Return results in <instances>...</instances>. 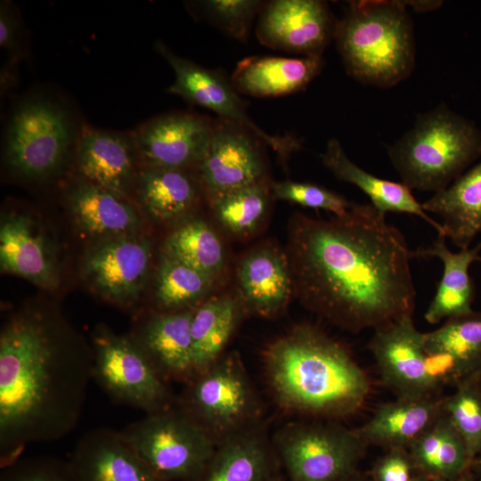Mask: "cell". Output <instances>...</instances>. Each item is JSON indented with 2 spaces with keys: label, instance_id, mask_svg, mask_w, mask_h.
Masks as SVG:
<instances>
[{
  "label": "cell",
  "instance_id": "cell-1",
  "mask_svg": "<svg viewBox=\"0 0 481 481\" xmlns=\"http://www.w3.org/2000/svg\"><path fill=\"white\" fill-rule=\"evenodd\" d=\"M289 228L294 296L306 308L353 333L413 314L412 250L371 203L327 220L296 214Z\"/></svg>",
  "mask_w": 481,
  "mask_h": 481
},
{
  "label": "cell",
  "instance_id": "cell-2",
  "mask_svg": "<svg viewBox=\"0 0 481 481\" xmlns=\"http://www.w3.org/2000/svg\"><path fill=\"white\" fill-rule=\"evenodd\" d=\"M93 350L37 310L14 314L0 334V465L32 443L53 442L80 420Z\"/></svg>",
  "mask_w": 481,
  "mask_h": 481
},
{
  "label": "cell",
  "instance_id": "cell-3",
  "mask_svg": "<svg viewBox=\"0 0 481 481\" xmlns=\"http://www.w3.org/2000/svg\"><path fill=\"white\" fill-rule=\"evenodd\" d=\"M263 367L271 394L283 410L340 418L364 404L370 381L348 351L322 330L300 324L270 342Z\"/></svg>",
  "mask_w": 481,
  "mask_h": 481
},
{
  "label": "cell",
  "instance_id": "cell-4",
  "mask_svg": "<svg viewBox=\"0 0 481 481\" xmlns=\"http://www.w3.org/2000/svg\"><path fill=\"white\" fill-rule=\"evenodd\" d=\"M405 3L351 1L337 20L334 39L347 74L357 81L390 87L414 68L415 39Z\"/></svg>",
  "mask_w": 481,
  "mask_h": 481
},
{
  "label": "cell",
  "instance_id": "cell-5",
  "mask_svg": "<svg viewBox=\"0 0 481 481\" xmlns=\"http://www.w3.org/2000/svg\"><path fill=\"white\" fill-rule=\"evenodd\" d=\"M387 154L403 183L436 193L481 157V130L442 103L419 114Z\"/></svg>",
  "mask_w": 481,
  "mask_h": 481
},
{
  "label": "cell",
  "instance_id": "cell-6",
  "mask_svg": "<svg viewBox=\"0 0 481 481\" xmlns=\"http://www.w3.org/2000/svg\"><path fill=\"white\" fill-rule=\"evenodd\" d=\"M184 385L176 407L201 427L216 445L261 424V400L237 352L224 354Z\"/></svg>",
  "mask_w": 481,
  "mask_h": 481
},
{
  "label": "cell",
  "instance_id": "cell-7",
  "mask_svg": "<svg viewBox=\"0 0 481 481\" xmlns=\"http://www.w3.org/2000/svg\"><path fill=\"white\" fill-rule=\"evenodd\" d=\"M79 133L68 108L51 97L20 102L8 119L4 158L17 175L44 179L54 175L76 150Z\"/></svg>",
  "mask_w": 481,
  "mask_h": 481
},
{
  "label": "cell",
  "instance_id": "cell-8",
  "mask_svg": "<svg viewBox=\"0 0 481 481\" xmlns=\"http://www.w3.org/2000/svg\"><path fill=\"white\" fill-rule=\"evenodd\" d=\"M120 434L164 481H197L216 448L211 436L176 406L146 415Z\"/></svg>",
  "mask_w": 481,
  "mask_h": 481
},
{
  "label": "cell",
  "instance_id": "cell-9",
  "mask_svg": "<svg viewBox=\"0 0 481 481\" xmlns=\"http://www.w3.org/2000/svg\"><path fill=\"white\" fill-rule=\"evenodd\" d=\"M92 379L113 401L156 414L176 406L167 383L130 337L98 327L93 337Z\"/></svg>",
  "mask_w": 481,
  "mask_h": 481
},
{
  "label": "cell",
  "instance_id": "cell-10",
  "mask_svg": "<svg viewBox=\"0 0 481 481\" xmlns=\"http://www.w3.org/2000/svg\"><path fill=\"white\" fill-rule=\"evenodd\" d=\"M290 481H337L354 470L366 446L356 429L322 423H289L273 441Z\"/></svg>",
  "mask_w": 481,
  "mask_h": 481
},
{
  "label": "cell",
  "instance_id": "cell-11",
  "mask_svg": "<svg viewBox=\"0 0 481 481\" xmlns=\"http://www.w3.org/2000/svg\"><path fill=\"white\" fill-rule=\"evenodd\" d=\"M154 46L175 72V81L167 89L168 93L245 127L275 151L284 162L300 147L295 138L274 136L257 126L247 113L245 102L222 72L176 55L161 41Z\"/></svg>",
  "mask_w": 481,
  "mask_h": 481
},
{
  "label": "cell",
  "instance_id": "cell-12",
  "mask_svg": "<svg viewBox=\"0 0 481 481\" xmlns=\"http://www.w3.org/2000/svg\"><path fill=\"white\" fill-rule=\"evenodd\" d=\"M258 137L245 127L215 119L208 148L196 167L208 200L267 180Z\"/></svg>",
  "mask_w": 481,
  "mask_h": 481
},
{
  "label": "cell",
  "instance_id": "cell-13",
  "mask_svg": "<svg viewBox=\"0 0 481 481\" xmlns=\"http://www.w3.org/2000/svg\"><path fill=\"white\" fill-rule=\"evenodd\" d=\"M214 121L176 111L141 124L132 133L143 167L196 169L210 141Z\"/></svg>",
  "mask_w": 481,
  "mask_h": 481
},
{
  "label": "cell",
  "instance_id": "cell-14",
  "mask_svg": "<svg viewBox=\"0 0 481 481\" xmlns=\"http://www.w3.org/2000/svg\"><path fill=\"white\" fill-rule=\"evenodd\" d=\"M336 24L326 2L273 0L265 3L259 13L257 37L275 50L322 57L334 39Z\"/></svg>",
  "mask_w": 481,
  "mask_h": 481
},
{
  "label": "cell",
  "instance_id": "cell-15",
  "mask_svg": "<svg viewBox=\"0 0 481 481\" xmlns=\"http://www.w3.org/2000/svg\"><path fill=\"white\" fill-rule=\"evenodd\" d=\"M412 314L375 330L369 348L383 382L397 396L437 395L441 387L427 371L425 333L418 330Z\"/></svg>",
  "mask_w": 481,
  "mask_h": 481
},
{
  "label": "cell",
  "instance_id": "cell-16",
  "mask_svg": "<svg viewBox=\"0 0 481 481\" xmlns=\"http://www.w3.org/2000/svg\"><path fill=\"white\" fill-rule=\"evenodd\" d=\"M151 257V244L145 237H110L86 255L83 274L103 298L126 306L136 301L143 293L150 273Z\"/></svg>",
  "mask_w": 481,
  "mask_h": 481
},
{
  "label": "cell",
  "instance_id": "cell-17",
  "mask_svg": "<svg viewBox=\"0 0 481 481\" xmlns=\"http://www.w3.org/2000/svg\"><path fill=\"white\" fill-rule=\"evenodd\" d=\"M236 281L245 313L264 318L281 314L294 296L287 253L273 243L256 246L241 257Z\"/></svg>",
  "mask_w": 481,
  "mask_h": 481
},
{
  "label": "cell",
  "instance_id": "cell-18",
  "mask_svg": "<svg viewBox=\"0 0 481 481\" xmlns=\"http://www.w3.org/2000/svg\"><path fill=\"white\" fill-rule=\"evenodd\" d=\"M82 179L127 200L139 159L133 133L84 127L75 150Z\"/></svg>",
  "mask_w": 481,
  "mask_h": 481
},
{
  "label": "cell",
  "instance_id": "cell-19",
  "mask_svg": "<svg viewBox=\"0 0 481 481\" xmlns=\"http://www.w3.org/2000/svg\"><path fill=\"white\" fill-rule=\"evenodd\" d=\"M194 309L151 314L131 338L167 383L185 384L194 375L191 333Z\"/></svg>",
  "mask_w": 481,
  "mask_h": 481
},
{
  "label": "cell",
  "instance_id": "cell-20",
  "mask_svg": "<svg viewBox=\"0 0 481 481\" xmlns=\"http://www.w3.org/2000/svg\"><path fill=\"white\" fill-rule=\"evenodd\" d=\"M69 462L77 481H164L136 454L120 431L108 428L85 434Z\"/></svg>",
  "mask_w": 481,
  "mask_h": 481
},
{
  "label": "cell",
  "instance_id": "cell-21",
  "mask_svg": "<svg viewBox=\"0 0 481 481\" xmlns=\"http://www.w3.org/2000/svg\"><path fill=\"white\" fill-rule=\"evenodd\" d=\"M279 462L261 423L219 443L197 481H274Z\"/></svg>",
  "mask_w": 481,
  "mask_h": 481
},
{
  "label": "cell",
  "instance_id": "cell-22",
  "mask_svg": "<svg viewBox=\"0 0 481 481\" xmlns=\"http://www.w3.org/2000/svg\"><path fill=\"white\" fill-rule=\"evenodd\" d=\"M0 264L13 273L46 289L58 285L52 247L37 224L25 215L6 216L0 227Z\"/></svg>",
  "mask_w": 481,
  "mask_h": 481
},
{
  "label": "cell",
  "instance_id": "cell-23",
  "mask_svg": "<svg viewBox=\"0 0 481 481\" xmlns=\"http://www.w3.org/2000/svg\"><path fill=\"white\" fill-rule=\"evenodd\" d=\"M437 395L397 396L379 406L356 431L365 444L405 449L443 414Z\"/></svg>",
  "mask_w": 481,
  "mask_h": 481
},
{
  "label": "cell",
  "instance_id": "cell-24",
  "mask_svg": "<svg viewBox=\"0 0 481 481\" xmlns=\"http://www.w3.org/2000/svg\"><path fill=\"white\" fill-rule=\"evenodd\" d=\"M445 240L444 234H437L429 247L412 250V258L437 257L444 265L442 279L424 314L431 324L474 311L471 307L474 288L469 271L472 263L481 261V240L473 248L452 252Z\"/></svg>",
  "mask_w": 481,
  "mask_h": 481
},
{
  "label": "cell",
  "instance_id": "cell-25",
  "mask_svg": "<svg viewBox=\"0 0 481 481\" xmlns=\"http://www.w3.org/2000/svg\"><path fill=\"white\" fill-rule=\"evenodd\" d=\"M322 57L252 56L240 61L231 82L239 94L278 97L305 89L321 72Z\"/></svg>",
  "mask_w": 481,
  "mask_h": 481
},
{
  "label": "cell",
  "instance_id": "cell-26",
  "mask_svg": "<svg viewBox=\"0 0 481 481\" xmlns=\"http://www.w3.org/2000/svg\"><path fill=\"white\" fill-rule=\"evenodd\" d=\"M322 161L338 179L352 183L363 192L380 214L386 216L387 212H398L414 215L428 222L438 234H444L442 224L427 214L407 185L381 179L364 171L349 159L337 139H330L327 143Z\"/></svg>",
  "mask_w": 481,
  "mask_h": 481
},
{
  "label": "cell",
  "instance_id": "cell-27",
  "mask_svg": "<svg viewBox=\"0 0 481 481\" xmlns=\"http://www.w3.org/2000/svg\"><path fill=\"white\" fill-rule=\"evenodd\" d=\"M421 206L442 217L444 235L454 245L469 248L481 233V160Z\"/></svg>",
  "mask_w": 481,
  "mask_h": 481
},
{
  "label": "cell",
  "instance_id": "cell-28",
  "mask_svg": "<svg viewBox=\"0 0 481 481\" xmlns=\"http://www.w3.org/2000/svg\"><path fill=\"white\" fill-rule=\"evenodd\" d=\"M243 313L237 296L228 294L207 298L194 309L191 326L194 374L224 355Z\"/></svg>",
  "mask_w": 481,
  "mask_h": 481
},
{
  "label": "cell",
  "instance_id": "cell-29",
  "mask_svg": "<svg viewBox=\"0 0 481 481\" xmlns=\"http://www.w3.org/2000/svg\"><path fill=\"white\" fill-rule=\"evenodd\" d=\"M68 199L77 224L90 235L116 237L139 225L138 216L126 200L83 179L70 188Z\"/></svg>",
  "mask_w": 481,
  "mask_h": 481
},
{
  "label": "cell",
  "instance_id": "cell-30",
  "mask_svg": "<svg viewBox=\"0 0 481 481\" xmlns=\"http://www.w3.org/2000/svg\"><path fill=\"white\" fill-rule=\"evenodd\" d=\"M200 186V181L183 169L143 167L135 182L143 207L161 222L187 213L198 200Z\"/></svg>",
  "mask_w": 481,
  "mask_h": 481
},
{
  "label": "cell",
  "instance_id": "cell-31",
  "mask_svg": "<svg viewBox=\"0 0 481 481\" xmlns=\"http://www.w3.org/2000/svg\"><path fill=\"white\" fill-rule=\"evenodd\" d=\"M408 449L412 463L435 480L456 478L472 462L462 438L444 412Z\"/></svg>",
  "mask_w": 481,
  "mask_h": 481
},
{
  "label": "cell",
  "instance_id": "cell-32",
  "mask_svg": "<svg viewBox=\"0 0 481 481\" xmlns=\"http://www.w3.org/2000/svg\"><path fill=\"white\" fill-rule=\"evenodd\" d=\"M426 353L448 355L460 383L481 376V311L447 319L438 329L425 333ZM459 383V384H460Z\"/></svg>",
  "mask_w": 481,
  "mask_h": 481
},
{
  "label": "cell",
  "instance_id": "cell-33",
  "mask_svg": "<svg viewBox=\"0 0 481 481\" xmlns=\"http://www.w3.org/2000/svg\"><path fill=\"white\" fill-rule=\"evenodd\" d=\"M162 253L217 281L225 269L226 253L219 236L205 221L182 224L166 239Z\"/></svg>",
  "mask_w": 481,
  "mask_h": 481
},
{
  "label": "cell",
  "instance_id": "cell-34",
  "mask_svg": "<svg viewBox=\"0 0 481 481\" xmlns=\"http://www.w3.org/2000/svg\"><path fill=\"white\" fill-rule=\"evenodd\" d=\"M216 281L202 272L161 253L155 291L159 312L196 308L195 305L208 295Z\"/></svg>",
  "mask_w": 481,
  "mask_h": 481
},
{
  "label": "cell",
  "instance_id": "cell-35",
  "mask_svg": "<svg viewBox=\"0 0 481 481\" xmlns=\"http://www.w3.org/2000/svg\"><path fill=\"white\" fill-rule=\"evenodd\" d=\"M271 184L266 180L208 200L217 221L235 236L252 234L266 216L273 196Z\"/></svg>",
  "mask_w": 481,
  "mask_h": 481
},
{
  "label": "cell",
  "instance_id": "cell-36",
  "mask_svg": "<svg viewBox=\"0 0 481 481\" xmlns=\"http://www.w3.org/2000/svg\"><path fill=\"white\" fill-rule=\"evenodd\" d=\"M443 407L473 461L481 452V389L478 379H468L455 386L454 392L444 398Z\"/></svg>",
  "mask_w": 481,
  "mask_h": 481
},
{
  "label": "cell",
  "instance_id": "cell-37",
  "mask_svg": "<svg viewBox=\"0 0 481 481\" xmlns=\"http://www.w3.org/2000/svg\"><path fill=\"white\" fill-rule=\"evenodd\" d=\"M205 18L237 40H246L254 18L265 2L258 0H206L191 2Z\"/></svg>",
  "mask_w": 481,
  "mask_h": 481
},
{
  "label": "cell",
  "instance_id": "cell-38",
  "mask_svg": "<svg viewBox=\"0 0 481 481\" xmlns=\"http://www.w3.org/2000/svg\"><path fill=\"white\" fill-rule=\"evenodd\" d=\"M274 198L302 207L323 209L334 216L345 215L353 203L329 189L312 183L293 181L274 182L271 184Z\"/></svg>",
  "mask_w": 481,
  "mask_h": 481
},
{
  "label": "cell",
  "instance_id": "cell-39",
  "mask_svg": "<svg viewBox=\"0 0 481 481\" xmlns=\"http://www.w3.org/2000/svg\"><path fill=\"white\" fill-rule=\"evenodd\" d=\"M0 481H77L69 461L53 456L20 458L1 469Z\"/></svg>",
  "mask_w": 481,
  "mask_h": 481
},
{
  "label": "cell",
  "instance_id": "cell-40",
  "mask_svg": "<svg viewBox=\"0 0 481 481\" xmlns=\"http://www.w3.org/2000/svg\"><path fill=\"white\" fill-rule=\"evenodd\" d=\"M0 45L10 54V61H18L24 55L21 25L8 1H2L0 4Z\"/></svg>",
  "mask_w": 481,
  "mask_h": 481
},
{
  "label": "cell",
  "instance_id": "cell-41",
  "mask_svg": "<svg viewBox=\"0 0 481 481\" xmlns=\"http://www.w3.org/2000/svg\"><path fill=\"white\" fill-rule=\"evenodd\" d=\"M412 461L405 449H389L374 469L376 481H410Z\"/></svg>",
  "mask_w": 481,
  "mask_h": 481
},
{
  "label": "cell",
  "instance_id": "cell-42",
  "mask_svg": "<svg viewBox=\"0 0 481 481\" xmlns=\"http://www.w3.org/2000/svg\"><path fill=\"white\" fill-rule=\"evenodd\" d=\"M406 4H411L417 12H426L434 10L442 4V1H410Z\"/></svg>",
  "mask_w": 481,
  "mask_h": 481
},
{
  "label": "cell",
  "instance_id": "cell-43",
  "mask_svg": "<svg viewBox=\"0 0 481 481\" xmlns=\"http://www.w3.org/2000/svg\"><path fill=\"white\" fill-rule=\"evenodd\" d=\"M435 481H469V477L464 475H461L460 477L453 478V479H436Z\"/></svg>",
  "mask_w": 481,
  "mask_h": 481
},
{
  "label": "cell",
  "instance_id": "cell-44",
  "mask_svg": "<svg viewBox=\"0 0 481 481\" xmlns=\"http://www.w3.org/2000/svg\"><path fill=\"white\" fill-rule=\"evenodd\" d=\"M410 481H428V480L423 477H412Z\"/></svg>",
  "mask_w": 481,
  "mask_h": 481
},
{
  "label": "cell",
  "instance_id": "cell-45",
  "mask_svg": "<svg viewBox=\"0 0 481 481\" xmlns=\"http://www.w3.org/2000/svg\"><path fill=\"white\" fill-rule=\"evenodd\" d=\"M274 481H290V480L289 479L285 480V479H282L281 477H278Z\"/></svg>",
  "mask_w": 481,
  "mask_h": 481
},
{
  "label": "cell",
  "instance_id": "cell-46",
  "mask_svg": "<svg viewBox=\"0 0 481 481\" xmlns=\"http://www.w3.org/2000/svg\"><path fill=\"white\" fill-rule=\"evenodd\" d=\"M477 457H479L480 466H481V452H479V454H478ZM477 457H476V458H477Z\"/></svg>",
  "mask_w": 481,
  "mask_h": 481
},
{
  "label": "cell",
  "instance_id": "cell-47",
  "mask_svg": "<svg viewBox=\"0 0 481 481\" xmlns=\"http://www.w3.org/2000/svg\"><path fill=\"white\" fill-rule=\"evenodd\" d=\"M478 384H479V387H480V389H481V376H480V378L478 379Z\"/></svg>",
  "mask_w": 481,
  "mask_h": 481
}]
</instances>
